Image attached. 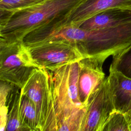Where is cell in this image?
Returning a JSON list of instances; mask_svg holds the SVG:
<instances>
[{"mask_svg": "<svg viewBox=\"0 0 131 131\" xmlns=\"http://www.w3.org/2000/svg\"><path fill=\"white\" fill-rule=\"evenodd\" d=\"M82 0H45L24 9L12 11L0 26V41L23 40L29 33L67 17Z\"/></svg>", "mask_w": 131, "mask_h": 131, "instance_id": "cell-1", "label": "cell"}, {"mask_svg": "<svg viewBox=\"0 0 131 131\" xmlns=\"http://www.w3.org/2000/svg\"><path fill=\"white\" fill-rule=\"evenodd\" d=\"M131 45V21L119 26L97 30H84L76 48L84 57L103 61L115 56Z\"/></svg>", "mask_w": 131, "mask_h": 131, "instance_id": "cell-2", "label": "cell"}, {"mask_svg": "<svg viewBox=\"0 0 131 131\" xmlns=\"http://www.w3.org/2000/svg\"><path fill=\"white\" fill-rule=\"evenodd\" d=\"M39 68L23 40L0 41V80L21 89L32 72Z\"/></svg>", "mask_w": 131, "mask_h": 131, "instance_id": "cell-3", "label": "cell"}, {"mask_svg": "<svg viewBox=\"0 0 131 131\" xmlns=\"http://www.w3.org/2000/svg\"><path fill=\"white\" fill-rule=\"evenodd\" d=\"M78 61L51 72L55 108L58 120L68 119L85 107L80 102L78 93Z\"/></svg>", "mask_w": 131, "mask_h": 131, "instance_id": "cell-4", "label": "cell"}, {"mask_svg": "<svg viewBox=\"0 0 131 131\" xmlns=\"http://www.w3.org/2000/svg\"><path fill=\"white\" fill-rule=\"evenodd\" d=\"M20 92L34 104L39 119L41 131H43L54 101L51 72L45 69H35L20 89Z\"/></svg>", "mask_w": 131, "mask_h": 131, "instance_id": "cell-5", "label": "cell"}, {"mask_svg": "<svg viewBox=\"0 0 131 131\" xmlns=\"http://www.w3.org/2000/svg\"><path fill=\"white\" fill-rule=\"evenodd\" d=\"M28 47L39 68L50 72L84 58L76 47L61 41H47Z\"/></svg>", "mask_w": 131, "mask_h": 131, "instance_id": "cell-6", "label": "cell"}, {"mask_svg": "<svg viewBox=\"0 0 131 131\" xmlns=\"http://www.w3.org/2000/svg\"><path fill=\"white\" fill-rule=\"evenodd\" d=\"M115 111L106 77L91 97L78 131H99Z\"/></svg>", "mask_w": 131, "mask_h": 131, "instance_id": "cell-7", "label": "cell"}, {"mask_svg": "<svg viewBox=\"0 0 131 131\" xmlns=\"http://www.w3.org/2000/svg\"><path fill=\"white\" fill-rule=\"evenodd\" d=\"M103 63L104 61L93 57H84L78 61V93L83 106L88 104L93 94L105 79L102 69Z\"/></svg>", "mask_w": 131, "mask_h": 131, "instance_id": "cell-8", "label": "cell"}, {"mask_svg": "<svg viewBox=\"0 0 131 131\" xmlns=\"http://www.w3.org/2000/svg\"><path fill=\"white\" fill-rule=\"evenodd\" d=\"M116 8L131 10V0H82L67 17L49 25L77 24L99 12Z\"/></svg>", "mask_w": 131, "mask_h": 131, "instance_id": "cell-9", "label": "cell"}, {"mask_svg": "<svg viewBox=\"0 0 131 131\" xmlns=\"http://www.w3.org/2000/svg\"><path fill=\"white\" fill-rule=\"evenodd\" d=\"M107 78L115 111L126 114L131 111V78L111 69Z\"/></svg>", "mask_w": 131, "mask_h": 131, "instance_id": "cell-10", "label": "cell"}, {"mask_svg": "<svg viewBox=\"0 0 131 131\" xmlns=\"http://www.w3.org/2000/svg\"><path fill=\"white\" fill-rule=\"evenodd\" d=\"M130 21L131 10L116 8L99 12L81 23L74 25L91 31L112 28Z\"/></svg>", "mask_w": 131, "mask_h": 131, "instance_id": "cell-11", "label": "cell"}, {"mask_svg": "<svg viewBox=\"0 0 131 131\" xmlns=\"http://www.w3.org/2000/svg\"><path fill=\"white\" fill-rule=\"evenodd\" d=\"M19 114L25 126L32 130H40L39 117L33 102L20 92Z\"/></svg>", "mask_w": 131, "mask_h": 131, "instance_id": "cell-12", "label": "cell"}, {"mask_svg": "<svg viewBox=\"0 0 131 131\" xmlns=\"http://www.w3.org/2000/svg\"><path fill=\"white\" fill-rule=\"evenodd\" d=\"M19 99L20 91L17 90L13 95L5 131H24L27 128L23 124L19 116Z\"/></svg>", "mask_w": 131, "mask_h": 131, "instance_id": "cell-13", "label": "cell"}, {"mask_svg": "<svg viewBox=\"0 0 131 131\" xmlns=\"http://www.w3.org/2000/svg\"><path fill=\"white\" fill-rule=\"evenodd\" d=\"M110 69L131 78V45L118 54L113 56Z\"/></svg>", "mask_w": 131, "mask_h": 131, "instance_id": "cell-14", "label": "cell"}, {"mask_svg": "<svg viewBox=\"0 0 131 131\" xmlns=\"http://www.w3.org/2000/svg\"><path fill=\"white\" fill-rule=\"evenodd\" d=\"M102 131H130L125 115L113 112L104 123Z\"/></svg>", "mask_w": 131, "mask_h": 131, "instance_id": "cell-15", "label": "cell"}, {"mask_svg": "<svg viewBox=\"0 0 131 131\" xmlns=\"http://www.w3.org/2000/svg\"><path fill=\"white\" fill-rule=\"evenodd\" d=\"M45 0H0V9L15 11L38 4Z\"/></svg>", "mask_w": 131, "mask_h": 131, "instance_id": "cell-16", "label": "cell"}, {"mask_svg": "<svg viewBox=\"0 0 131 131\" xmlns=\"http://www.w3.org/2000/svg\"><path fill=\"white\" fill-rule=\"evenodd\" d=\"M43 131H57V120L55 110L52 113Z\"/></svg>", "mask_w": 131, "mask_h": 131, "instance_id": "cell-17", "label": "cell"}, {"mask_svg": "<svg viewBox=\"0 0 131 131\" xmlns=\"http://www.w3.org/2000/svg\"><path fill=\"white\" fill-rule=\"evenodd\" d=\"M124 115H125V116L126 120L128 122L130 130L131 131V111L128 112V113H127L126 114H125Z\"/></svg>", "mask_w": 131, "mask_h": 131, "instance_id": "cell-18", "label": "cell"}, {"mask_svg": "<svg viewBox=\"0 0 131 131\" xmlns=\"http://www.w3.org/2000/svg\"><path fill=\"white\" fill-rule=\"evenodd\" d=\"M24 131H41L40 130H30L29 128H26Z\"/></svg>", "mask_w": 131, "mask_h": 131, "instance_id": "cell-19", "label": "cell"}, {"mask_svg": "<svg viewBox=\"0 0 131 131\" xmlns=\"http://www.w3.org/2000/svg\"><path fill=\"white\" fill-rule=\"evenodd\" d=\"M102 128H101L100 130H99V131H102Z\"/></svg>", "mask_w": 131, "mask_h": 131, "instance_id": "cell-20", "label": "cell"}]
</instances>
